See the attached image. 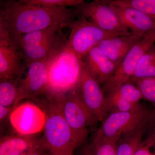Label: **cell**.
Here are the masks:
<instances>
[{
    "label": "cell",
    "instance_id": "1",
    "mask_svg": "<svg viewBox=\"0 0 155 155\" xmlns=\"http://www.w3.org/2000/svg\"><path fill=\"white\" fill-rule=\"evenodd\" d=\"M0 32L14 43L26 34L58 25L68 27L78 17L75 8H48L14 0L0 2Z\"/></svg>",
    "mask_w": 155,
    "mask_h": 155
},
{
    "label": "cell",
    "instance_id": "2",
    "mask_svg": "<svg viewBox=\"0 0 155 155\" xmlns=\"http://www.w3.org/2000/svg\"><path fill=\"white\" fill-rule=\"evenodd\" d=\"M62 28L58 29L55 41L45 60L48 80L44 96L55 100L76 90L80 80L83 63L70 47Z\"/></svg>",
    "mask_w": 155,
    "mask_h": 155
},
{
    "label": "cell",
    "instance_id": "3",
    "mask_svg": "<svg viewBox=\"0 0 155 155\" xmlns=\"http://www.w3.org/2000/svg\"><path fill=\"white\" fill-rule=\"evenodd\" d=\"M45 114L43 137L51 155H70L80 143L54 102L42 98L35 102Z\"/></svg>",
    "mask_w": 155,
    "mask_h": 155
},
{
    "label": "cell",
    "instance_id": "4",
    "mask_svg": "<svg viewBox=\"0 0 155 155\" xmlns=\"http://www.w3.org/2000/svg\"><path fill=\"white\" fill-rule=\"evenodd\" d=\"M153 111L140 103L131 110L108 114L95 135L117 142L122 136L149 127Z\"/></svg>",
    "mask_w": 155,
    "mask_h": 155
},
{
    "label": "cell",
    "instance_id": "5",
    "mask_svg": "<svg viewBox=\"0 0 155 155\" xmlns=\"http://www.w3.org/2000/svg\"><path fill=\"white\" fill-rule=\"evenodd\" d=\"M49 100L58 105L75 137L81 144L88 134V127H93L97 121L78 92L74 91L57 99Z\"/></svg>",
    "mask_w": 155,
    "mask_h": 155
},
{
    "label": "cell",
    "instance_id": "6",
    "mask_svg": "<svg viewBox=\"0 0 155 155\" xmlns=\"http://www.w3.org/2000/svg\"><path fill=\"white\" fill-rule=\"evenodd\" d=\"M155 43V30L145 34L130 50L110 79L102 87L105 96L130 81L140 58Z\"/></svg>",
    "mask_w": 155,
    "mask_h": 155
},
{
    "label": "cell",
    "instance_id": "7",
    "mask_svg": "<svg viewBox=\"0 0 155 155\" xmlns=\"http://www.w3.org/2000/svg\"><path fill=\"white\" fill-rule=\"evenodd\" d=\"M69 28L70 32L68 42L73 51L81 58L93 48L97 46L100 42L104 39L124 35L103 30L81 15H78Z\"/></svg>",
    "mask_w": 155,
    "mask_h": 155
},
{
    "label": "cell",
    "instance_id": "8",
    "mask_svg": "<svg viewBox=\"0 0 155 155\" xmlns=\"http://www.w3.org/2000/svg\"><path fill=\"white\" fill-rule=\"evenodd\" d=\"M74 8L79 15L85 17L103 30L124 35L131 34L122 25L111 6L104 0L89 2L83 1Z\"/></svg>",
    "mask_w": 155,
    "mask_h": 155
},
{
    "label": "cell",
    "instance_id": "9",
    "mask_svg": "<svg viewBox=\"0 0 155 155\" xmlns=\"http://www.w3.org/2000/svg\"><path fill=\"white\" fill-rule=\"evenodd\" d=\"M27 68L26 76L19 81L18 95L14 107L26 99L36 101L44 96L47 87L48 75L45 59L33 61L28 64Z\"/></svg>",
    "mask_w": 155,
    "mask_h": 155
},
{
    "label": "cell",
    "instance_id": "10",
    "mask_svg": "<svg viewBox=\"0 0 155 155\" xmlns=\"http://www.w3.org/2000/svg\"><path fill=\"white\" fill-rule=\"evenodd\" d=\"M45 114L38 105L27 101L19 104L11 111L9 119L17 134L32 135L44 127Z\"/></svg>",
    "mask_w": 155,
    "mask_h": 155
},
{
    "label": "cell",
    "instance_id": "11",
    "mask_svg": "<svg viewBox=\"0 0 155 155\" xmlns=\"http://www.w3.org/2000/svg\"><path fill=\"white\" fill-rule=\"evenodd\" d=\"M100 85L83 64L76 90L87 107L94 114L97 122H102L108 114L105 108L106 96Z\"/></svg>",
    "mask_w": 155,
    "mask_h": 155
},
{
    "label": "cell",
    "instance_id": "12",
    "mask_svg": "<svg viewBox=\"0 0 155 155\" xmlns=\"http://www.w3.org/2000/svg\"><path fill=\"white\" fill-rule=\"evenodd\" d=\"M24 53L8 37H0V79L19 80L25 70Z\"/></svg>",
    "mask_w": 155,
    "mask_h": 155
},
{
    "label": "cell",
    "instance_id": "13",
    "mask_svg": "<svg viewBox=\"0 0 155 155\" xmlns=\"http://www.w3.org/2000/svg\"><path fill=\"white\" fill-rule=\"evenodd\" d=\"M109 4L121 23L132 34L142 37L145 34L155 30V22L143 12L133 8Z\"/></svg>",
    "mask_w": 155,
    "mask_h": 155
},
{
    "label": "cell",
    "instance_id": "14",
    "mask_svg": "<svg viewBox=\"0 0 155 155\" xmlns=\"http://www.w3.org/2000/svg\"><path fill=\"white\" fill-rule=\"evenodd\" d=\"M81 59L91 75L100 84L106 83L118 68L97 46L89 51Z\"/></svg>",
    "mask_w": 155,
    "mask_h": 155
},
{
    "label": "cell",
    "instance_id": "15",
    "mask_svg": "<svg viewBox=\"0 0 155 155\" xmlns=\"http://www.w3.org/2000/svg\"><path fill=\"white\" fill-rule=\"evenodd\" d=\"M142 37L132 34L111 37L100 42L97 47L118 67L127 53Z\"/></svg>",
    "mask_w": 155,
    "mask_h": 155
},
{
    "label": "cell",
    "instance_id": "16",
    "mask_svg": "<svg viewBox=\"0 0 155 155\" xmlns=\"http://www.w3.org/2000/svg\"><path fill=\"white\" fill-rule=\"evenodd\" d=\"M37 149L47 150L43 138L32 135L6 136L1 138L0 141V155H21Z\"/></svg>",
    "mask_w": 155,
    "mask_h": 155
},
{
    "label": "cell",
    "instance_id": "17",
    "mask_svg": "<svg viewBox=\"0 0 155 155\" xmlns=\"http://www.w3.org/2000/svg\"><path fill=\"white\" fill-rule=\"evenodd\" d=\"M148 127L135 130L121 137L116 143V155H134Z\"/></svg>",
    "mask_w": 155,
    "mask_h": 155
},
{
    "label": "cell",
    "instance_id": "18",
    "mask_svg": "<svg viewBox=\"0 0 155 155\" xmlns=\"http://www.w3.org/2000/svg\"><path fill=\"white\" fill-rule=\"evenodd\" d=\"M155 77V43L140 58L130 81Z\"/></svg>",
    "mask_w": 155,
    "mask_h": 155
},
{
    "label": "cell",
    "instance_id": "19",
    "mask_svg": "<svg viewBox=\"0 0 155 155\" xmlns=\"http://www.w3.org/2000/svg\"><path fill=\"white\" fill-rule=\"evenodd\" d=\"M59 28H63L59 25H53L45 29L32 31L24 35L14 43L19 48L36 45L54 36Z\"/></svg>",
    "mask_w": 155,
    "mask_h": 155
},
{
    "label": "cell",
    "instance_id": "20",
    "mask_svg": "<svg viewBox=\"0 0 155 155\" xmlns=\"http://www.w3.org/2000/svg\"><path fill=\"white\" fill-rule=\"evenodd\" d=\"M19 80L1 79L0 105L14 109L18 95Z\"/></svg>",
    "mask_w": 155,
    "mask_h": 155
},
{
    "label": "cell",
    "instance_id": "21",
    "mask_svg": "<svg viewBox=\"0 0 155 155\" xmlns=\"http://www.w3.org/2000/svg\"><path fill=\"white\" fill-rule=\"evenodd\" d=\"M109 4L133 8L143 12L155 22V0H105Z\"/></svg>",
    "mask_w": 155,
    "mask_h": 155
},
{
    "label": "cell",
    "instance_id": "22",
    "mask_svg": "<svg viewBox=\"0 0 155 155\" xmlns=\"http://www.w3.org/2000/svg\"><path fill=\"white\" fill-rule=\"evenodd\" d=\"M138 104L130 102L116 93H113L106 97L105 108L108 115L131 110Z\"/></svg>",
    "mask_w": 155,
    "mask_h": 155
},
{
    "label": "cell",
    "instance_id": "23",
    "mask_svg": "<svg viewBox=\"0 0 155 155\" xmlns=\"http://www.w3.org/2000/svg\"><path fill=\"white\" fill-rule=\"evenodd\" d=\"M116 143L95 135L90 145L92 155H116Z\"/></svg>",
    "mask_w": 155,
    "mask_h": 155
},
{
    "label": "cell",
    "instance_id": "24",
    "mask_svg": "<svg viewBox=\"0 0 155 155\" xmlns=\"http://www.w3.org/2000/svg\"><path fill=\"white\" fill-rule=\"evenodd\" d=\"M134 84L140 91L142 99L155 106V77L137 79Z\"/></svg>",
    "mask_w": 155,
    "mask_h": 155
},
{
    "label": "cell",
    "instance_id": "25",
    "mask_svg": "<svg viewBox=\"0 0 155 155\" xmlns=\"http://www.w3.org/2000/svg\"><path fill=\"white\" fill-rule=\"evenodd\" d=\"M19 2L30 5L48 8H74L83 0H19Z\"/></svg>",
    "mask_w": 155,
    "mask_h": 155
},
{
    "label": "cell",
    "instance_id": "26",
    "mask_svg": "<svg viewBox=\"0 0 155 155\" xmlns=\"http://www.w3.org/2000/svg\"><path fill=\"white\" fill-rule=\"evenodd\" d=\"M134 155H155V137L150 134L142 143Z\"/></svg>",
    "mask_w": 155,
    "mask_h": 155
},
{
    "label": "cell",
    "instance_id": "27",
    "mask_svg": "<svg viewBox=\"0 0 155 155\" xmlns=\"http://www.w3.org/2000/svg\"><path fill=\"white\" fill-rule=\"evenodd\" d=\"M12 110V108L0 105V120L1 123L5 121L7 117L9 118Z\"/></svg>",
    "mask_w": 155,
    "mask_h": 155
},
{
    "label": "cell",
    "instance_id": "28",
    "mask_svg": "<svg viewBox=\"0 0 155 155\" xmlns=\"http://www.w3.org/2000/svg\"><path fill=\"white\" fill-rule=\"evenodd\" d=\"M149 127H151V129L150 134H152L155 137V108L153 111Z\"/></svg>",
    "mask_w": 155,
    "mask_h": 155
},
{
    "label": "cell",
    "instance_id": "29",
    "mask_svg": "<svg viewBox=\"0 0 155 155\" xmlns=\"http://www.w3.org/2000/svg\"><path fill=\"white\" fill-rule=\"evenodd\" d=\"M46 150L43 149H37L29 151L21 155H42L45 153Z\"/></svg>",
    "mask_w": 155,
    "mask_h": 155
},
{
    "label": "cell",
    "instance_id": "30",
    "mask_svg": "<svg viewBox=\"0 0 155 155\" xmlns=\"http://www.w3.org/2000/svg\"><path fill=\"white\" fill-rule=\"evenodd\" d=\"M82 155H92L91 152L90 146H87L84 147L83 150Z\"/></svg>",
    "mask_w": 155,
    "mask_h": 155
},
{
    "label": "cell",
    "instance_id": "31",
    "mask_svg": "<svg viewBox=\"0 0 155 155\" xmlns=\"http://www.w3.org/2000/svg\"><path fill=\"white\" fill-rule=\"evenodd\" d=\"M42 155H51V154H47L44 153Z\"/></svg>",
    "mask_w": 155,
    "mask_h": 155
},
{
    "label": "cell",
    "instance_id": "32",
    "mask_svg": "<svg viewBox=\"0 0 155 155\" xmlns=\"http://www.w3.org/2000/svg\"><path fill=\"white\" fill-rule=\"evenodd\" d=\"M73 155V154H72V155Z\"/></svg>",
    "mask_w": 155,
    "mask_h": 155
}]
</instances>
